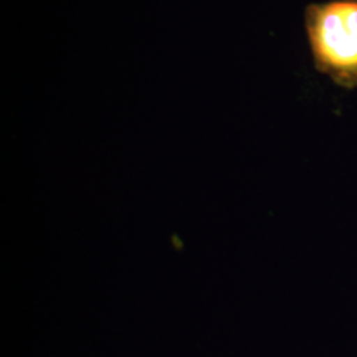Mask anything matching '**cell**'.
Wrapping results in <instances>:
<instances>
[{"label":"cell","instance_id":"6da1fadb","mask_svg":"<svg viewBox=\"0 0 357 357\" xmlns=\"http://www.w3.org/2000/svg\"><path fill=\"white\" fill-rule=\"evenodd\" d=\"M315 68L340 88H357V0L312 3L305 15Z\"/></svg>","mask_w":357,"mask_h":357}]
</instances>
